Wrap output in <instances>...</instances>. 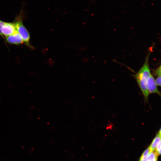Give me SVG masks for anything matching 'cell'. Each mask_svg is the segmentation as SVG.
I'll return each instance as SVG.
<instances>
[{"label":"cell","instance_id":"cell-1","mask_svg":"<svg viewBox=\"0 0 161 161\" xmlns=\"http://www.w3.org/2000/svg\"><path fill=\"white\" fill-rule=\"evenodd\" d=\"M149 50L143 66L138 72L134 75L144 95L145 101H148V97L150 94L147 86V80L151 73L149 64V59L151 51L150 50Z\"/></svg>","mask_w":161,"mask_h":161},{"label":"cell","instance_id":"cell-7","mask_svg":"<svg viewBox=\"0 0 161 161\" xmlns=\"http://www.w3.org/2000/svg\"><path fill=\"white\" fill-rule=\"evenodd\" d=\"M154 75L157 77L155 79L157 85V86H161V66L157 69L153 70V71Z\"/></svg>","mask_w":161,"mask_h":161},{"label":"cell","instance_id":"cell-10","mask_svg":"<svg viewBox=\"0 0 161 161\" xmlns=\"http://www.w3.org/2000/svg\"><path fill=\"white\" fill-rule=\"evenodd\" d=\"M147 156H144V155L142 154L140 157L139 161H146Z\"/></svg>","mask_w":161,"mask_h":161},{"label":"cell","instance_id":"cell-9","mask_svg":"<svg viewBox=\"0 0 161 161\" xmlns=\"http://www.w3.org/2000/svg\"><path fill=\"white\" fill-rule=\"evenodd\" d=\"M154 151L158 155H160L161 154V141H160Z\"/></svg>","mask_w":161,"mask_h":161},{"label":"cell","instance_id":"cell-6","mask_svg":"<svg viewBox=\"0 0 161 161\" xmlns=\"http://www.w3.org/2000/svg\"><path fill=\"white\" fill-rule=\"evenodd\" d=\"M161 141V129H160L149 146L150 151H154L157 145Z\"/></svg>","mask_w":161,"mask_h":161},{"label":"cell","instance_id":"cell-12","mask_svg":"<svg viewBox=\"0 0 161 161\" xmlns=\"http://www.w3.org/2000/svg\"><path fill=\"white\" fill-rule=\"evenodd\" d=\"M1 21L0 20V22Z\"/></svg>","mask_w":161,"mask_h":161},{"label":"cell","instance_id":"cell-5","mask_svg":"<svg viewBox=\"0 0 161 161\" xmlns=\"http://www.w3.org/2000/svg\"><path fill=\"white\" fill-rule=\"evenodd\" d=\"M6 39L7 42L12 44L18 45L23 42L22 37L17 31L14 34L7 36Z\"/></svg>","mask_w":161,"mask_h":161},{"label":"cell","instance_id":"cell-2","mask_svg":"<svg viewBox=\"0 0 161 161\" xmlns=\"http://www.w3.org/2000/svg\"><path fill=\"white\" fill-rule=\"evenodd\" d=\"M14 23L15 25L17 32L21 36L23 41L27 45L30 46V33L23 24L22 20L20 18V16L16 18Z\"/></svg>","mask_w":161,"mask_h":161},{"label":"cell","instance_id":"cell-4","mask_svg":"<svg viewBox=\"0 0 161 161\" xmlns=\"http://www.w3.org/2000/svg\"><path fill=\"white\" fill-rule=\"evenodd\" d=\"M1 31L3 36H7L14 34L17 31L14 23L4 22L1 28Z\"/></svg>","mask_w":161,"mask_h":161},{"label":"cell","instance_id":"cell-11","mask_svg":"<svg viewBox=\"0 0 161 161\" xmlns=\"http://www.w3.org/2000/svg\"><path fill=\"white\" fill-rule=\"evenodd\" d=\"M4 22L1 21L0 22V35L2 37H4V36L2 35V33L1 31V28L3 25L4 24Z\"/></svg>","mask_w":161,"mask_h":161},{"label":"cell","instance_id":"cell-3","mask_svg":"<svg viewBox=\"0 0 161 161\" xmlns=\"http://www.w3.org/2000/svg\"><path fill=\"white\" fill-rule=\"evenodd\" d=\"M147 88L148 92L150 94L156 93L160 96L161 93L158 89L155 79L151 73L147 80Z\"/></svg>","mask_w":161,"mask_h":161},{"label":"cell","instance_id":"cell-8","mask_svg":"<svg viewBox=\"0 0 161 161\" xmlns=\"http://www.w3.org/2000/svg\"><path fill=\"white\" fill-rule=\"evenodd\" d=\"M158 155L154 151H150L147 156L146 161H157Z\"/></svg>","mask_w":161,"mask_h":161}]
</instances>
